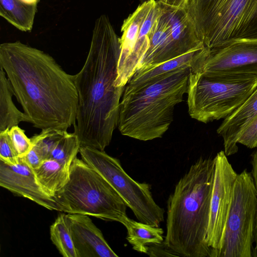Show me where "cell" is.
I'll use <instances>...</instances> for the list:
<instances>
[{
	"instance_id": "obj_1",
	"label": "cell",
	"mask_w": 257,
	"mask_h": 257,
	"mask_svg": "<svg viewBox=\"0 0 257 257\" xmlns=\"http://www.w3.org/2000/svg\"><path fill=\"white\" fill-rule=\"evenodd\" d=\"M0 66L29 122L42 130L67 131L76 121L75 76L49 54L19 41L0 45Z\"/></svg>"
},
{
	"instance_id": "obj_2",
	"label": "cell",
	"mask_w": 257,
	"mask_h": 257,
	"mask_svg": "<svg viewBox=\"0 0 257 257\" xmlns=\"http://www.w3.org/2000/svg\"><path fill=\"white\" fill-rule=\"evenodd\" d=\"M120 51L119 38L108 17L101 15L84 64L75 75L78 105L74 127L80 147L104 151L117 127L124 89L114 85Z\"/></svg>"
},
{
	"instance_id": "obj_3",
	"label": "cell",
	"mask_w": 257,
	"mask_h": 257,
	"mask_svg": "<svg viewBox=\"0 0 257 257\" xmlns=\"http://www.w3.org/2000/svg\"><path fill=\"white\" fill-rule=\"evenodd\" d=\"M214 158H199L167 200L164 243L179 256L213 257L206 242Z\"/></svg>"
},
{
	"instance_id": "obj_4",
	"label": "cell",
	"mask_w": 257,
	"mask_h": 257,
	"mask_svg": "<svg viewBox=\"0 0 257 257\" xmlns=\"http://www.w3.org/2000/svg\"><path fill=\"white\" fill-rule=\"evenodd\" d=\"M191 70L182 68L141 88L123 90L117 123L121 135L143 141L161 138L187 93Z\"/></svg>"
},
{
	"instance_id": "obj_5",
	"label": "cell",
	"mask_w": 257,
	"mask_h": 257,
	"mask_svg": "<svg viewBox=\"0 0 257 257\" xmlns=\"http://www.w3.org/2000/svg\"><path fill=\"white\" fill-rule=\"evenodd\" d=\"M60 211L92 216L121 224L127 217L125 202L109 183L77 157L66 184L54 195Z\"/></svg>"
},
{
	"instance_id": "obj_6",
	"label": "cell",
	"mask_w": 257,
	"mask_h": 257,
	"mask_svg": "<svg viewBox=\"0 0 257 257\" xmlns=\"http://www.w3.org/2000/svg\"><path fill=\"white\" fill-rule=\"evenodd\" d=\"M187 9L209 49L234 39H257V0H190Z\"/></svg>"
},
{
	"instance_id": "obj_7",
	"label": "cell",
	"mask_w": 257,
	"mask_h": 257,
	"mask_svg": "<svg viewBox=\"0 0 257 257\" xmlns=\"http://www.w3.org/2000/svg\"><path fill=\"white\" fill-rule=\"evenodd\" d=\"M256 87L257 79H219L191 70L187 93L189 114L192 118L205 123L225 118Z\"/></svg>"
},
{
	"instance_id": "obj_8",
	"label": "cell",
	"mask_w": 257,
	"mask_h": 257,
	"mask_svg": "<svg viewBox=\"0 0 257 257\" xmlns=\"http://www.w3.org/2000/svg\"><path fill=\"white\" fill-rule=\"evenodd\" d=\"M82 160L95 170L114 189L139 221L159 227L164 221L165 210L153 198L151 186L132 179L118 159L88 147H80Z\"/></svg>"
},
{
	"instance_id": "obj_9",
	"label": "cell",
	"mask_w": 257,
	"mask_h": 257,
	"mask_svg": "<svg viewBox=\"0 0 257 257\" xmlns=\"http://www.w3.org/2000/svg\"><path fill=\"white\" fill-rule=\"evenodd\" d=\"M158 2L160 15L149 49L138 70L154 67L205 47L197 34L187 8L173 7Z\"/></svg>"
},
{
	"instance_id": "obj_10",
	"label": "cell",
	"mask_w": 257,
	"mask_h": 257,
	"mask_svg": "<svg viewBox=\"0 0 257 257\" xmlns=\"http://www.w3.org/2000/svg\"><path fill=\"white\" fill-rule=\"evenodd\" d=\"M257 199L251 173L244 169L235 179L222 245L218 257H252Z\"/></svg>"
},
{
	"instance_id": "obj_11",
	"label": "cell",
	"mask_w": 257,
	"mask_h": 257,
	"mask_svg": "<svg viewBox=\"0 0 257 257\" xmlns=\"http://www.w3.org/2000/svg\"><path fill=\"white\" fill-rule=\"evenodd\" d=\"M199 72L219 79H257V39H234L210 49Z\"/></svg>"
},
{
	"instance_id": "obj_12",
	"label": "cell",
	"mask_w": 257,
	"mask_h": 257,
	"mask_svg": "<svg viewBox=\"0 0 257 257\" xmlns=\"http://www.w3.org/2000/svg\"><path fill=\"white\" fill-rule=\"evenodd\" d=\"M223 151L214 157L212 189L210 199L206 242L213 257H218L221 248L233 187L237 176Z\"/></svg>"
},
{
	"instance_id": "obj_13",
	"label": "cell",
	"mask_w": 257,
	"mask_h": 257,
	"mask_svg": "<svg viewBox=\"0 0 257 257\" xmlns=\"http://www.w3.org/2000/svg\"><path fill=\"white\" fill-rule=\"evenodd\" d=\"M156 0H147L141 4L123 22L119 38L120 51L117 66L114 85L124 87L138 70L137 50L142 25Z\"/></svg>"
},
{
	"instance_id": "obj_14",
	"label": "cell",
	"mask_w": 257,
	"mask_h": 257,
	"mask_svg": "<svg viewBox=\"0 0 257 257\" xmlns=\"http://www.w3.org/2000/svg\"><path fill=\"white\" fill-rule=\"evenodd\" d=\"M0 186L49 210L60 211L54 197L44 190L34 170L21 158L15 165L0 161Z\"/></svg>"
},
{
	"instance_id": "obj_15",
	"label": "cell",
	"mask_w": 257,
	"mask_h": 257,
	"mask_svg": "<svg viewBox=\"0 0 257 257\" xmlns=\"http://www.w3.org/2000/svg\"><path fill=\"white\" fill-rule=\"evenodd\" d=\"M78 257H118L87 215L66 214Z\"/></svg>"
},
{
	"instance_id": "obj_16",
	"label": "cell",
	"mask_w": 257,
	"mask_h": 257,
	"mask_svg": "<svg viewBox=\"0 0 257 257\" xmlns=\"http://www.w3.org/2000/svg\"><path fill=\"white\" fill-rule=\"evenodd\" d=\"M209 51V48L205 47L154 67L138 70L127 82L124 90L131 91L141 88L182 68L190 67L192 71H199Z\"/></svg>"
},
{
	"instance_id": "obj_17",
	"label": "cell",
	"mask_w": 257,
	"mask_h": 257,
	"mask_svg": "<svg viewBox=\"0 0 257 257\" xmlns=\"http://www.w3.org/2000/svg\"><path fill=\"white\" fill-rule=\"evenodd\" d=\"M256 116L257 87L239 107L224 118L217 130L223 138L226 156L237 152L240 136Z\"/></svg>"
},
{
	"instance_id": "obj_18",
	"label": "cell",
	"mask_w": 257,
	"mask_h": 257,
	"mask_svg": "<svg viewBox=\"0 0 257 257\" xmlns=\"http://www.w3.org/2000/svg\"><path fill=\"white\" fill-rule=\"evenodd\" d=\"M122 224L127 230L128 242L133 249L141 253L147 254L149 245L160 244L164 240V230L159 227L135 221L128 216Z\"/></svg>"
},
{
	"instance_id": "obj_19",
	"label": "cell",
	"mask_w": 257,
	"mask_h": 257,
	"mask_svg": "<svg viewBox=\"0 0 257 257\" xmlns=\"http://www.w3.org/2000/svg\"><path fill=\"white\" fill-rule=\"evenodd\" d=\"M37 3L23 0H0V16L17 29L23 32L33 28Z\"/></svg>"
},
{
	"instance_id": "obj_20",
	"label": "cell",
	"mask_w": 257,
	"mask_h": 257,
	"mask_svg": "<svg viewBox=\"0 0 257 257\" xmlns=\"http://www.w3.org/2000/svg\"><path fill=\"white\" fill-rule=\"evenodd\" d=\"M11 84L3 68L0 66V132L18 125L22 121L29 122L28 116L15 106Z\"/></svg>"
},
{
	"instance_id": "obj_21",
	"label": "cell",
	"mask_w": 257,
	"mask_h": 257,
	"mask_svg": "<svg viewBox=\"0 0 257 257\" xmlns=\"http://www.w3.org/2000/svg\"><path fill=\"white\" fill-rule=\"evenodd\" d=\"M69 170L70 168L60 162L48 159L45 160L38 168L33 170L42 187L54 197L56 193L68 182Z\"/></svg>"
},
{
	"instance_id": "obj_22",
	"label": "cell",
	"mask_w": 257,
	"mask_h": 257,
	"mask_svg": "<svg viewBox=\"0 0 257 257\" xmlns=\"http://www.w3.org/2000/svg\"><path fill=\"white\" fill-rule=\"evenodd\" d=\"M50 238L64 257H78L66 219V214H59L50 228Z\"/></svg>"
},
{
	"instance_id": "obj_23",
	"label": "cell",
	"mask_w": 257,
	"mask_h": 257,
	"mask_svg": "<svg viewBox=\"0 0 257 257\" xmlns=\"http://www.w3.org/2000/svg\"><path fill=\"white\" fill-rule=\"evenodd\" d=\"M80 148L77 136L67 131L51 153L49 159L55 160L70 168Z\"/></svg>"
},
{
	"instance_id": "obj_24",
	"label": "cell",
	"mask_w": 257,
	"mask_h": 257,
	"mask_svg": "<svg viewBox=\"0 0 257 257\" xmlns=\"http://www.w3.org/2000/svg\"><path fill=\"white\" fill-rule=\"evenodd\" d=\"M66 132L52 128H44L39 134L34 135L31 140L33 145L41 152L46 160L49 159L51 153Z\"/></svg>"
},
{
	"instance_id": "obj_25",
	"label": "cell",
	"mask_w": 257,
	"mask_h": 257,
	"mask_svg": "<svg viewBox=\"0 0 257 257\" xmlns=\"http://www.w3.org/2000/svg\"><path fill=\"white\" fill-rule=\"evenodd\" d=\"M8 134L20 158L25 156L32 148L31 138H28L25 131L18 125L9 129Z\"/></svg>"
},
{
	"instance_id": "obj_26",
	"label": "cell",
	"mask_w": 257,
	"mask_h": 257,
	"mask_svg": "<svg viewBox=\"0 0 257 257\" xmlns=\"http://www.w3.org/2000/svg\"><path fill=\"white\" fill-rule=\"evenodd\" d=\"M9 129L0 132V161L9 165L17 164L20 157L8 134Z\"/></svg>"
},
{
	"instance_id": "obj_27",
	"label": "cell",
	"mask_w": 257,
	"mask_h": 257,
	"mask_svg": "<svg viewBox=\"0 0 257 257\" xmlns=\"http://www.w3.org/2000/svg\"><path fill=\"white\" fill-rule=\"evenodd\" d=\"M237 143L250 149L257 148V116L242 133Z\"/></svg>"
},
{
	"instance_id": "obj_28",
	"label": "cell",
	"mask_w": 257,
	"mask_h": 257,
	"mask_svg": "<svg viewBox=\"0 0 257 257\" xmlns=\"http://www.w3.org/2000/svg\"><path fill=\"white\" fill-rule=\"evenodd\" d=\"M21 158L33 170L38 168L45 160L41 152L33 145L30 151Z\"/></svg>"
},
{
	"instance_id": "obj_29",
	"label": "cell",
	"mask_w": 257,
	"mask_h": 257,
	"mask_svg": "<svg viewBox=\"0 0 257 257\" xmlns=\"http://www.w3.org/2000/svg\"><path fill=\"white\" fill-rule=\"evenodd\" d=\"M251 155V174L255 187L257 199V148ZM252 256L257 257V217L254 234V241L252 249Z\"/></svg>"
},
{
	"instance_id": "obj_30",
	"label": "cell",
	"mask_w": 257,
	"mask_h": 257,
	"mask_svg": "<svg viewBox=\"0 0 257 257\" xmlns=\"http://www.w3.org/2000/svg\"><path fill=\"white\" fill-rule=\"evenodd\" d=\"M147 254L151 256H179L174 251L168 247L164 241L160 244H151L148 246Z\"/></svg>"
},
{
	"instance_id": "obj_31",
	"label": "cell",
	"mask_w": 257,
	"mask_h": 257,
	"mask_svg": "<svg viewBox=\"0 0 257 257\" xmlns=\"http://www.w3.org/2000/svg\"><path fill=\"white\" fill-rule=\"evenodd\" d=\"M168 6L178 8L187 7L190 0H157Z\"/></svg>"
}]
</instances>
